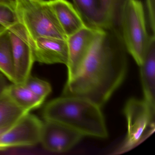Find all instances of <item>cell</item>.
Returning a JSON list of instances; mask_svg holds the SVG:
<instances>
[{
    "label": "cell",
    "instance_id": "6da1fadb",
    "mask_svg": "<svg viewBox=\"0 0 155 155\" xmlns=\"http://www.w3.org/2000/svg\"><path fill=\"white\" fill-rule=\"evenodd\" d=\"M126 51L121 33L116 27L102 30L78 74L66 82L62 96L84 98L103 106L126 78Z\"/></svg>",
    "mask_w": 155,
    "mask_h": 155
},
{
    "label": "cell",
    "instance_id": "7a4b0ae2",
    "mask_svg": "<svg viewBox=\"0 0 155 155\" xmlns=\"http://www.w3.org/2000/svg\"><path fill=\"white\" fill-rule=\"evenodd\" d=\"M101 107L87 99L62 96L48 102L42 115L45 120L67 125L83 136L104 139L108 131Z\"/></svg>",
    "mask_w": 155,
    "mask_h": 155
},
{
    "label": "cell",
    "instance_id": "3957f363",
    "mask_svg": "<svg viewBox=\"0 0 155 155\" xmlns=\"http://www.w3.org/2000/svg\"><path fill=\"white\" fill-rule=\"evenodd\" d=\"M14 10L18 22L32 39L39 37L67 39L48 1L16 0Z\"/></svg>",
    "mask_w": 155,
    "mask_h": 155
},
{
    "label": "cell",
    "instance_id": "277c9868",
    "mask_svg": "<svg viewBox=\"0 0 155 155\" xmlns=\"http://www.w3.org/2000/svg\"><path fill=\"white\" fill-rule=\"evenodd\" d=\"M119 25L126 50L139 66L147 52L149 38L140 1L127 0L121 11Z\"/></svg>",
    "mask_w": 155,
    "mask_h": 155
},
{
    "label": "cell",
    "instance_id": "5b68a950",
    "mask_svg": "<svg viewBox=\"0 0 155 155\" xmlns=\"http://www.w3.org/2000/svg\"><path fill=\"white\" fill-rule=\"evenodd\" d=\"M124 114L127 123V133L114 154H122L131 150L155 131V109L144 99H130L124 107Z\"/></svg>",
    "mask_w": 155,
    "mask_h": 155
},
{
    "label": "cell",
    "instance_id": "8992f818",
    "mask_svg": "<svg viewBox=\"0 0 155 155\" xmlns=\"http://www.w3.org/2000/svg\"><path fill=\"white\" fill-rule=\"evenodd\" d=\"M12 48L15 81L24 83L31 75L35 62L32 39L24 27L19 22L8 29Z\"/></svg>",
    "mask_w": 155,
    "mask_h": 155
},
{
    "label": "cell",
    "instance_id": "52a82bcc",
    "mask_svg": "<svg viewBox=\"0 0 155 155\" xmlns=\"http://www.w3.org/2000/svg\"><path fill=\"white\" fill-rule=\"evenodd\" d=\"M43 122L29 112L0 134V150L37 145L40 141Z\"/></svg>",
    "mask_w": 155,
    "mask_h": 155
},
{
    "label": "cell",
    "instance_id": "ba28073f",
    "mask_svg": "<svg viewBox=\"0 0 155 155\" xmlns=\"http://www.w3.org/2000/svg\"><path fill=\"white\" fill-rule=\"evenodd\" d=\"M102 30L86 26L67 39L68 51L67 63L68 80L70 81L78 75L87 58L95 40Z\"/></svg>",
    "mask_w": 155,
    "mask_h": 155
},
{
    "label": "cell",
    "instance_id": "9c48e42d",
    "mask_svg": "<svg viewBox=\"0 0 155 155\" xmlns=\"http://www.w3.org/2000/svg\"><path fill=\"white\" fill-rule=\"evenodd\" d=\"M84 136L72 128L59 122H43L40 141L44 148L55 153H62L74 147Z\"/></svg>",
    "mask_w": 155,
    "mask_h": 155
},
{
    "label": "cell",
    "instance_id": "30bf717a",
    "mask_svg": "<svg viewBox=\"0 0 155 155\" xmlns=\"http://www.w3.org/2000/svg\"><path fill=\"white\" fill-rule=\"evenodd\" d=\"M31 39L35 61L46 64L60 63L67 65L68 59L67 40L47 37Z\"/></svg>",
    "mask_w": 155,
    "mask_h": 155
},
{
    "label": "cell",
    "instance_id": "8fae6325",
    "mask_svg": "<svg viewBox=\"0 0 155 155\" xmlns=\"http://www.w3.org/2000/svg\"><path fill=\"white\" fill-rule=\"evenodd\" d=\"M79 13L87 26L101 29L116 27L113 18L101 0H73Z\"/></svg>",
    "mask_w": 155,
    "mask_h": 155
},
{
    "label": "cell",
    "instance_id": "7c38bea8",
    "mask_svg": "<svg viewBox=\"0 0 155 155\" xmlns=\"http://www.w3.org/2000/svg\"><path fill=\"white\" fill-rule=\"evenodd\" d=\"M143 99L155 109V37L149 36L147 52L139 66Z\"/></svg>",
    "mask_w": 155,
    "mask_h": 155
},
{
    "label": "cell",
    "instance_id": "4fadbf2b",
    "mask_svg": "<svg viewBox=\"0 0 155 155\" xmlns=\"http://www.w3.org/2000/svg\"><path fill=\"white\" fill-rule=\"evenodd\" d=\"M48 1L67 37L87 26L75 6L67 0Z\"/></svg>",
    "mask_w": 155,
    "mask_h": 155
},
{
    "label": "cell",
    "instance_id": "5bb4252c",
    "mask_svg": "<svg viewBox=\"0 0 155 155\" xmlns=\"http://www.w3.org/2000/svg\"><path fill=\"white\" fill-rule=\"evenodd\" d=\"M5 93L27 112L39 107L45 101L34 94L24 83H12L8 85Z\"/></svg>",
    "mask_w": 155,
    "mask_h": 155
},
{
    "label": "cell",
    "instance_id": "9a60e30c",
    "mask_svg": "<svg viewBox=\"0 0 155 155\" xmlns=\"http://www.w3.org/2000/svg\"><path fill=\"white\" fill-rule=\"evenodd\" d=\"M28 112L18 106L6 93L0 98V134Z\"/></svg>",
    "mask_w": 155,
    "mask_h": 155
},
{
    "label": "cell",
    "instance_id": "2e32d148",
    "mask_svg": "<svg viewBox=\"0 0 155 155\" xmlns=\"http://www.w3.org/2000/svg\"><path fill=\"white\" fill-rule=\"evenodd\" d=\"M0 72L12 83L15 82L12 48L8 30L0 33Z\"/></svg>",
    "mask_w": 155,
    "mask_h": 155
},
{
    "label": "cell",
    "instance_id": "e0dca14e",
    "mask_svg": "<svg viewBox=\"0 0 155 155\" xmlns=\"http://www.w3.org/2000/svg\"><path fill=\"white\" fill-rule=\"evenodd\" d=\"M24 84L38 97L45 100L52 91L51 85L46 81L31 74Z\"/></svg>",
    "mask_w": 155,
    "mask_h": 155
},
{
    "label": "cell",
    "instance_id": "ac0fdd59",
    "mask_svg": "<svg viewBox=\"0 0 155 155\" xmlns=\"http://www.w3.org/2000/svg\"><path fill=\"white\" fill-rule=\"evenodd\" d=\"M18 22L14 9L9 5L0 3V33Z\"/></svg>",
    "mask_w": 155,
    "mask_h": 155
},
{
    "label": "cell",
    "instance_id": "d6986e66",
    "mask_svg": "<svg viewBox=\"0 0 155 155\" xmlns=\"http://www.w3.org/2000/svg\"><path fill=\"white\" fill-rule=\"evenodd\" d=\"M116 25L119 24L120 18L123 6L127 0H101Z\"/></svg>",
    "mask_w": 155,
    "mask_h": 155
},
{
    "label": "cell",
    "instance_id": "ffe728a7",
    "mask_svg": "<svg viewBox=\"0 0 155 155\" xmlns=\"http://www.w3.org/2000/svg\"><path fill=\"white\" fill-rule=\"evenodd\" d=\"M147 6L148 12L149 21L150 29L155 34V0H147Z\"/></svg>",
    "mask_w": 155,
    "mask_h": 155
},
{
    "label": "cell",
    "instance_id": "44dd1931",
    "mask_svg": "<svg viewBox=\"0 0 155 155\" xmlns=\"http://www.w3.org/2000/svg\"><path fill=\"white\" fill-rule=\"evenodd\" d=\"M6 77L0 72V98L5 93L6 89L8 86Z\"/></svg>",
    "mask_w": 155,
    "mask_h": 155
},
{
    "label": "cell",
    "instance_id": "7402d4cb",
    "mask_svg": "<svg viewBox=\"0 0 155 155\" xmlns=\"http://www.w3.org/2000/svg\"><path fill=\"white\" fill-rule=\"evenodd\" d=\"M0 3L9 5L14 9V7L16 4V0H0Z\"/></svg>",
    "mask_w": 155,
    "mask_h": 155
},
{
    "label": "cell",
    "instance_id": "603a6c76",
    "mask_svg": "<svg viewBox=\"0 0 155 155\" xmlns=\"http://www.w3.org/2000/svg\"><path fill=\"white\" fill-rule=\"evenodd\" d=\"M33 1H36V0H33Z\"/></svg>",
    "mask_w": 155,
    "mask_h": 155
}]
</instances>
